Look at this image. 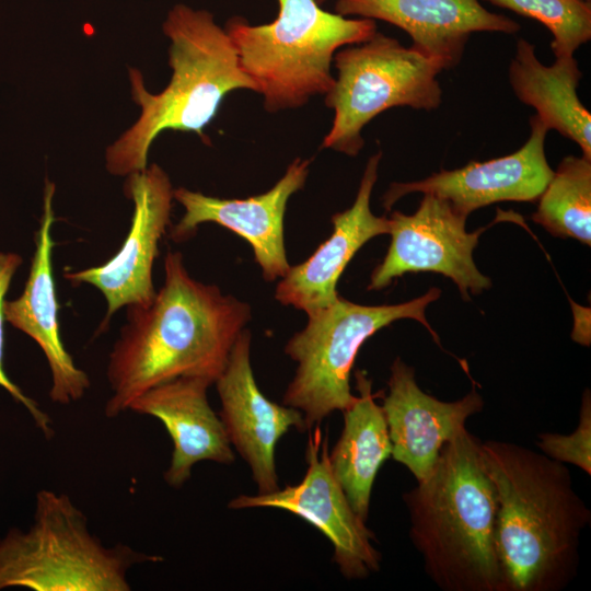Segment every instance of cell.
<instances>
[{"label": "cell", "instance_id": "1", "mask_svg": "<svg viewBox=\"0 0 591 591\" xmlns=\"http://www.w3.org/2000/svg\"><path fill=\"white\" fill-rule=\"evenodd\" d=\"M251 317L248 303L194 279L183 255L169 251L163 286L149 304L127 308V322L109 354L106 417H117L139 395L176 378L215 384Z\"/></svg>", "mask_w": 591, "mask_h": 591}, {"label": "cell", "instance_id": "19", "mask_svg": "<svg viewBox=\"0 0 591 591\" xmlns=\"http://www.w3.org/2000/svg\"><path fill=\"white\" fill-rule=\"evenodd\" d=\"M212 384L199 376L176 378L142 393L128 408L158 418L167 430L173 451L163 478L172 487H182L200 461L224 465L235 461L223 424L208 402Z\"/></svg>", "mask_w": 591, "mask_h": 591}, {"label": "cell", "instance_id": "9", "mask_svg": "<svg viewBox=\"0 0 591 591\" xmlns=\"http://www.w3.org/2000/svg\"><path fill=\"white\" fill-rule=\"evenodd\" d=\"M303 479L265 495H240L228 508H276L308 521L332 543L333 561L348 580H361L380 569L381 554L374 533L351 508L328 463V441L314 427L305 451Z\"/></svg>", "mask_w": 591, "mask_h": 591}, {"label": "cell", "instance_id": "25", "mask_svg": "<svg viewBox=\"0 0 591 591\" xmlns=\"http://www.w3.org/2000/svg\"><path fill=\"white\" fill-rule=\"evenodd\" d=\"M22 264V258L15 253L0 252V386L5 389L9 394L21 403L33 417L37 427L46 437L53 434L51 420L37 405L35 401L27 397L5 374L3 368L4 351V297L9 289L14 273Z\"/></svg>", "mask_w": 591, "mask_h": 591}, {"label": "cell", "instance_id": "10", "mask_svg": "<svg viewBox=\"0 0 591 591\" xmlns=\"http://www.w3.org/2000/svg\"><path fill=\"white\" fill-rule=\"evenodd\" d=\"M389 219L391 243L371 274L368 290L386 288L407 273L422 271L450 278L466 301L491 287L473 258L479 236L489 225L467 232V218L432 194H424L414 213L393 211Z\"/></svg>", "mask_w": 591, "mask_h": 591}, {"label": "cell", "instance_id": "20", "mask_svg": "<svg viewBox=\"0 0 591 591\" xmlns=\"http://www.w3.org/2000/svg\"><path fill=\"white\" fill-rule=\"evenodd\" d=\"M582 72L571 56L555 57L543 65L529 40L519 38L508 68V79L520 102L533 107L547 127L577 143L582 157L591 160V114L577 89Z\"/></svg>", "mask_w": 591, "mask_h": 591}, {"label": "cell", "instance_id": "14", "mask_svg": "<svg viewBox=\"0 0 591 591\" xmlns=\"http://www.w3.org/2000/svg\"><path fill=\"white\" fill-rule=\"evenodd\" d=\"M251 332L244 328L215 384L228 439L248 465L257 494L265 495L280 488L275 462L279 440L291 428L305 431V425L301 412L268 399L259 390L251 364Z\"/></svg>", "mask_w": 591, "mask_h": 591}, {"label": "cell", "instance_id": "22", "mask_svg": "<svg viewBox=\"0 0 591 591\" xmlns=\"http://www.w3.org/2000/svg\"><path fill=\"white\" fill-rule=\"evenodd\" d=\"M532 220L548 233L591 243V160L565 157L538 197Z\"/></svg>", "mask_w": 591, "mask_h": 591}, {"label": "cell", "instance_id": "18", "mask_svg": "<svg viewBox=\"0 0 591 591\" xmlns=\"http://www.w3.org/2000/svg\"><path fill=\"white\" fill-rule=\"evenodd\" d=\"M382 153L370 157L352 206L332 217L333 233L304 262L280 279L275 299L309 315L328 306L339 294L337 282L354 255L372 237L389 234L390 219L375 216L370 198Z\"/></svg>", "mask_w": 591, "mask_h": 591}, {"label": "cell", "instance_id": "13", "mask_svg": "<svg viewBox=\"0 0 591 591\" xmlns=\"http://www.w3.org/2000/svg\"><path fill=\"white\" fill-rule=\"evenodd\" d=\"M531 134L517 151L488 161H471L455 170H442L414 182L392 183L383 196L386 210L410 193L432 194L468 217L499 201H536L554 171L545 154L547 127L534 114Z\"/></svg>", "mask_w": 591, "mask_h": 591}, {"label": "cell", "instance_id": "8", "mask_svg": "<svg viewBox=\"0 0 591 591\" xmlns=\"http://www.w3.org/2000/svg\"><path fill=\"white\" fill-rule=\"evenodd\" d=\"M333 62L337 73L325 104L334 119L323 149L356 157L364 146L362 129L379 114L403 106L433 111L441 104V66L380 32L340 48Z\"/></svg>", "mask_w": 591, "mask_h": 591}, {"label": "cell", "instance_id": "2", "mask_svg": "<svg viewBox=\"0 0 591 591\" xmlns=\"http://www.w3.org/2000/svg\"><path fill=\"white\" fill-rule=\"evenodd\" d=\"M482 457L497 497L494 541L502 591H560L578 571L591 512L568 467L520 444L487 440Z\"/></svg>", "mask_w": 591, "mask_h": 591}, {"label": "cell", "instance_id": "3", "mask_svg": "<svg viewBox=\"0 0 591 591\" xmlns=\"http://www.w3.org/2000/svg\"><path fill=\"white\" fill-rule=\"evenodd\" d=\"M480 443L463 427L442 447L431 473L403 494L412 543L427 576L444 591H502L494 541L497 497Z\"/></svg>", "mask_w": 591, "mask_h": 591}, {"label": "cell", "instance_id": "5", "mask_svg": "<svg viewBox=\"0 0 591 591\" xmlns=\"http://www.w3.org/2000/svg\"><path fill=\"white\" fill-rule=\"evenodd\" d=\"M277 1L278 14L270 23L253 25L232 16L224 25L241 68L269 113L299 108L314 96H325L335 83V54L378 32L374 20L332 13L315 0Z\"/></svg>", "mask_w": 591, "mask_h": 591}, {"label": "cell", "instance_id": "16", "mask_svg": "<svg viewBox=\"0 0 591 591\" xmlns=\"http://www.w3.org/2000/svg\"><path fill=\"white\" fill-rule=\"evenodd\" d=\"M390 370L382 409L391 456L421 482L431 473L442 447L465 427L468 417L483 410L484 399L475 387L454 402L425 393L416 382L415 369L399 357Z\"/></svg>", "mask_w": 591, "mask_h": 591}, {"label": "cell", "instance_id": "17", "mask_svg": "<svg viewBox=\"0 0 591 591\" xmlns=\"http://www.w3.org/2000/svg\"><path fill=\"white\" fill-rule=\"evenodd\" d=\"M55 185L46 181L44 211L35 234V252L22 294L4 301V320L34 339L43 350L50 372V399L68 405L83 397L90 387L88 374L78 368L66 350L58 320V301L53 276L51 225L55 221L53 196Z\"/></svg>", "mask_w": 591, "mask_h": 591}, {"label": "cell", "instance_id": "27", "mask_svg": "<svg viewBox=\"0 0 591 591\" xmlns=\"http://www.w3.org/2000/svg\"><path fill=\"white\" fill-rule=\"evenodd\" d=\"M586 1H590V0H586Z\"/></svg>", "mask_w": 591, "mask_h": 591}, {"label": "cell", "instance_id": "21", "mask_svg": "<svg viewBox=\"0 0 591 591\" xmlns=\"http://www.w3.org/2000/svg\"><path fill=\"white\" fill-rule=\"evenodd\" d=\"M355 379L359 395L343 412L344 428L328 451V463L351 508L367 522L372 486L380 467L391 456L392 443L367 372L357 370Z\"/></svg>", "mask_w": 591, "mask_h": 591}, {"label": "cell", "instance_id": "6", "mask_svg": "<svg viewBox=\"0 0 591 591\" xmlns=\"http://www.w3.org/2000/svg\"><path fill=\"white\" fill-rule=\"evenodd\" d=\"M157 559L123 543L104 545L68 495L42 489L32 526L0 541V590L129 591V570Z\"/></svg>", "mask_w": 591, "mask_h": 591}, {"label": "cell", "instance_id": "11", "mask_svg": "<svg viewBox=\"0 0 591 591\" xmlns=\"http://www.w3.org/2000/svg\"><path fill=\"white\" fill-rule=\"evenodd\" d=\"M173 187L165 171L153 163L127 176L124 192L134 202L130 228L119 251L103 265L65 270L73 287L89 283L107 302L97 333L106 331L114 313L123 306L147 305L155 296L152 280L159 241L171 224Z\"/></svg>", "mask_w": 591, "mask_h": 591}, {"label": "cell", "instance_id": "12", "mask_svg": "<svg viewBox=\"0 0 591 591\" xmlns=\"http://www.w3.org/2000/svg\"><path fill=\"white\" fill-rule=\"evenodd\" d=\"M310 164L309 159H294L270 189L243 199L212 197L185 187L174 189L173 197L185 213L171 228L170 237L176 243L187 241L199 224L215 222L251 245L265 280L281 279L291 267L285 247L283 217L290 197L303 188Z\"/></svg>", "mask_w": 591, "mask_h": 591}, {"label": "cell", "instance_id": "7", "mask_svg": "<svg viewBox=\"0 0 591 591\" xmlns=\"http://www.w3.org/2000/svg\"><path fill=\"white\" fill-rule=\"evenodd\" d=\"M441 290L397 304L363 305L340 294L328 306L309 315L305 327L286 344L285 354L297 363L282 404L301 412L305 430H312L334 412H344L357 399L350 390V371L363 343L381 328L402 318L422 324L438 343L426 308Z\"/></svg>", "mask_w": 591, "mask_h": 591}, {"label": "cell", "instance_id": "4", "mask_svg": "<svg viewBox=\"0 0 591 591\" xmlns=\"http://www.w3.org/2000/svg\"><path fill=\"white\" fill-rule=\"evenodd\" d=\"M162 30L170 39L171 81L152 94L141 72L128 69L132 99L141 113L106 149V169L112 175L128 176L146 169L151 144L165 130L195 132L209 146L204 130L224 97L235 90L256 92L229 34L209 11L178 3L167 13Z\"/></svg>", "mask_w": 591, "mask_h": 591}, {"label": "cell", "instance_id": "26", "mask_svg": "<svg viewBox=\"0 0 591 591\" xmlns=\"http://www.w3.org/2000/svg\"><path fill=\"white\" fill-rule=\"evenodd\" d=\"M320 5H323L327 0H315Z\"/></svg>", "mask_w": 591, "mask_h": 591}, {"label": "cell", "instance_id": "24", "mask_svg": "<svg viewBox=\"0 0 591 591\" xmlns=\"http://www.w3.org/2000/svg\"><path fill=\"white\" fill-rule=\"evenodd\" d=\"M537 445L548 457L581 468L591 475V395H582L577 428L570 434L541 433Z\"/></svg>", "mask_w": 591, "mask_h": 591}, {"label": "cell", "instance_id": "23", "mask_svg": "<svg viewBox=\"0 0 591 591\" xmlns=\"http://www.w3.org/2000/svg\"><path fill=\"white\" fill-rule=\"evenodd\" d=\"M543 24L555 57L571 56L591 38V3L586 0H483Z\"/></svg>", "mask_w": 591, "mask_h": 591}, {"label": "cell", "instance_id": "15", "mask_svg": "<svg viewBox=\"0 0 591 591\" xmlns=\"http://www.w3.org/2000/svg\"><path fill=\"white\" fill-rule=\"evenodd\" d=\"M335 12L399 27L412 38L413 49L443 70L459 65L473 33L515 34L521 27L479 0H335Z\"/></svg>", "mask_w": 591, "mask_h": 591}]
</instances>
